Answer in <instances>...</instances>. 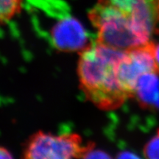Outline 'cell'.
<instances>
[{"mask_svg":"<svg viewBox=\"0 0 159 159\" xmlns=\"http://www.w3.org/2000/svg\"><path fill=\"white\" fill-rule=\"evenodd\" d=\"M154 58H155V64H156V72L159 75V43L157 45H155Z\"/></svg>","mask_w":159,"mask_h":159,"instance_id":"cell-12","label":"cell"},{"mask_svg":"<svg viewBox=\"0 0 159 159\" xmlns=\"http://www.w3.org/2000/svg\"><path fill=\"white\" fill-rule=\"evenodd\" d=\"M144 155L146 159H159V129L145 145Z\"/></svg>","mask_w":159,"mask_h":159,"instance_id":"cell-8","label":"cell"},{"mask_svg":"<svg viewBox=\"0 0 159 159\" xmlns=\"http://www.w3.org/2000/svg\"><path fill=\"white\" fill-rule=\"evenodd\" d=\"M0 159H13V157L7 149L0 146Z\"/></svg>","mask_w":159,"mask_h":159,"instance_id":"cell-11","label":"cell"},{"mask_svg":"<svg viewBox=\"0 0 159 159\" xmlns=\"http://www.w3.org/2000/svg\"><path fill=\"white\" fill-rule=\"evenodd\" d=\"M82 159H113L110 155L100 150H89L84 155Z\"/></svg>","mask_w":159,"mask_h":159,"instance_id":"cell-9","label":"cell"},{"mask_svg":"<svg viewBox=\"0 0 159 159\" xmlns=\"http://www.w3.org/2000/svg\"><path fill=\"white\" fill-rule=\"evenodd\" d=\"M140 30L150 39L158 30L159 0H124Z\"/></svg>","mask_w":159,"mask_h":159,"instance_id":"cell-5","label":"cell"},{"mask_svg":"<svg viewBox=\"0 0 159 159\" xmlns=\"http://www.w3.org/2000/svg\"><path fill=\"white\" fill-rule=\"evenodd\" d=\"M94 148L74 133L55 135L38 131L29 137L23 150V159H82Z\"/></svg>","mask_w":159,"mask_h":159,"instance_id":"cell-2","label":"cell"},{"mask_svg":"<svg viewBox=\"0 0 159 159\" xmlns=\"http://www.w3.org/2000/svg\"><path fill=\"white\" fill-rule=\"evenodd\" d=\"M50 38L54 47L64 52H80L91 43L82 23L71 16L61 18L53 25Z\"/></svg>","mask_w":159,"mask_h":159,"instance_id":"cell-4","label":"cell"},{"mask_svg":"<svg viewBox=\"0 0 159 159\" xmlns=\"http://www.w3.org/2000/svg\"><path fill=\"white\" fill-rule=\"evenodd\" d=\"M25 0H0V25L17 16L23 9Z\"/></svg>","mask_w":159,"mask_h":159,"instance_id":"cell-7","label":"cell"},{"mask_svg":"<svg viewBox=\"0 0 159 159\" xmlns=\"http://www.w3.org/2000/svg\"><path fill=\"white\" fill-rule=\"evenodd\" d=\"M116 159H141L137 155L129 152V151H125L118 154Z\"/></svg>","mask_w":159,"mask_h":159,"instance_id":"cell-10","label":"cell"},{"mask_svg":"<svg viewBox=\"0 0 159 159\" xmlns=\"http://www.w3.org/2000/svg\"><path fill=\"white\" fill-rule=\"evenodd\" d=\"M155 45L150 41L124 51L119 63L118 75L120 84L129 98L134 97L137 83L141 77L148 73L156 72Z\"/></svg>","mask_w":159,"mask_h":159,"instance_id":"cell-3","label":"cell"},{"mask_svg":"<svg viewBox=\"0 0 159 159\" xmlns=\"http://www.w3.org/2000/svg\"><path fill=\"white\" fill-rule=\"evenodd\" d=\"M158 73L150 72L140 77L134 97L142 108L159 110V77Z\"/></svg>","mask_w":159,"mask_h":159,"instance_id":"cell-6","label":"cell"},{"mask_svg":"<svg viewBox=\"0 0 159 159\" xmlns=\"http://www.w3.org/2000/svg\"><path fill=\"white\" fill-rule=\"evenodd\" d=\"M124 51L95 41L80 52V86L86 99L101 110H115L130 99L119 80V63Z\"/></svg>","mask_w":159,"mask_h":159,"instance_id":"cell-1","label":"cell"}]
</instances>
